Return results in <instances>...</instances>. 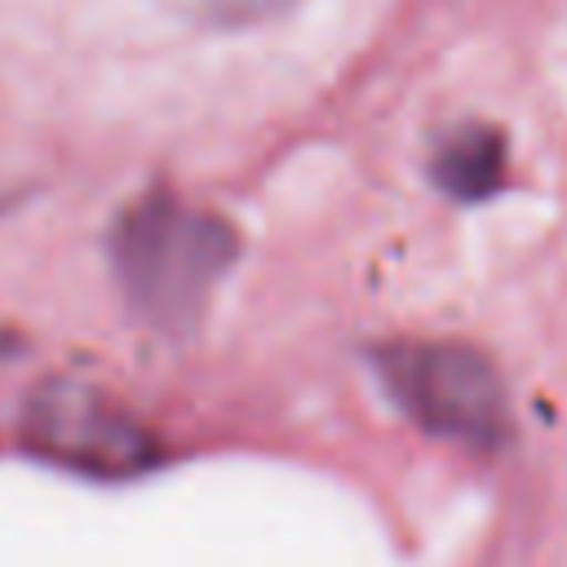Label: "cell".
<instances>
[{
	"label": "cell",
	"mask_w": 567,
	"mask_h": 567,
	"mask_svg": "<svg viewBox=\"0 0 567 567\" xmlns=\"http://www.w3.org/2000/svg\"><path fill=\"white\" fill-rule=\"evenodd\" d=\"M297 0H182V9L208 27H257L288 13Z\"/></svg>",
	"instance_id": "obj_5"
},
{
	"label": "cell",
	"mask_w": 567,
	"mask_h": 567,
	"mask_svg": "<svg viewBox=\"0 0 567 567\" xmlns=\"http://www.w3.org/2000/svg\"><path fill=\"white\" fill-rule=\"evenodd\" d=\"M385 394L421 430L492 452L509 439V394L496 363L461 341H394L377 350Z\"/></svg>",
	"instance_id": "obj_2"
},
{
	"label": "cell",
	"mask_w": 567,
	"mask_h": 567,
	"mask_svg": "<svg viewBox=\"0 0 567 567\" xmlns=\"http://www.w3.org/2000/svg\"><path fill=\"white\" fill-rule=\"evenodd\" d=\"M22 443L84 478H133L159 461L151 425L89 381L53 377L22 408Z\"/></svg>",
	"instance_id": "obj_3"
},
{
	"label": "cell",
	"mask_w": 567,
	"mask_h": 567,
	"mask_svg": "<svg viewBox=\"0 0 567 567\" xmlns=\"http://www.w3.org/2000/svg\"><path fill=\"white\" fill-rule=\"evenodd\" d=\"M235 226L168 190L120 208L106 257L124 301L159 332H190L235 261Z\"/></svg>",
	"instance_id": "obj_1"
},
{
	"label": "cell",
	"mask_w": 567,
	"mask_h": 567,
	"mask_svg": "<svg viewBox=\"0 0 567 567\" xmlns=\"http://www.w3.org/2000/svg\"><path fill=\"white\" fill-rule=\"evenodd\" d=\"M430 177L443 195L461 204H478L505 182V137L487 124H456L439 137L430 155Z\"/></svg>",
	"instance_id": "obj_4"
}]
</instances>
